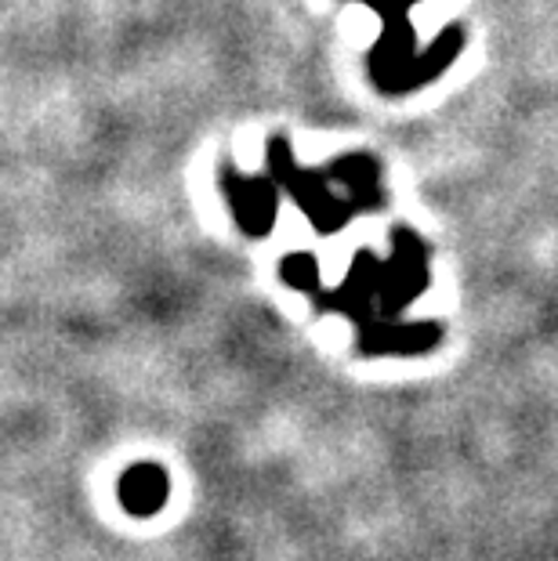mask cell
I'll use <instances>...</instances> for the list:
<instances>
[{"instance_id": "1", "label": "cell", "mask_w": 558, "mask_h": 561, "mask_svg": "<svg viewBox=\"0 0 558 561\" xmlns=\"http://www.w3.org/2000/svg\"><path fill=\"white\" fill-rule=\"evenodd\" d=\"M168 485H163V474L157 468H135L124 479V500L135 511H157Z\"/></svg>"}]
</instances>
